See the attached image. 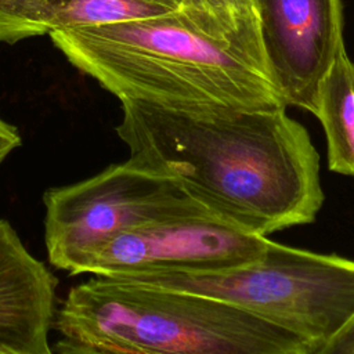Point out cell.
<instances>
[{"mask_svg":"<svg viewBox=\"0 0 354 354\" xmlns=\"http://www.w3.org/2000/svg\"><path fill=\"white\" fill-rule=\"evenodd\" d=\"M43 203L48 261L69 275H79L97 249L127 230L174 216L212 213L176 183L127 162L48 188Z\"/></svg>","mask_w":354,"mask_h":354,"instance_id":"cell-5","label":"cell"},{"mask_svg":"<svg viewBox=\"0 0 354 354\" xmlns=\"http://www.w3.org/2000/svg\"><path fill=\"white\" fill-rule=\"evenodd\" d=\"M58 279L0 218V346L26 354H53L48 332Z\"/></svg>","mask_w":354,"mask_h":354,"instance_id":"cell-8","label":"cell"},{"mask_svg":"<svg viewBox=\"0 0 354 354\" xmlns=\"http://www.w3.org/2000/svg\"><path fill=\"white\" fill-rule=\"evenodd\" d=\"M270 77L286 106L315 113L319 86L344 48L340 0H253Z\"/></svg>","mask_w":354,"mask_h":354,"instance_id":"cell-7","label":"cell"},{"mask_svg":"<svg viewBox=\"0 0 354 354\" xmlns=\"http://www.w3.org/2000/svg\"><path fill=\"white\" fill-rule=\"evenodd\" d=\"M21 144L22 138L17 127L0 118V165Z\"/></svg>","mask_w":354,"mask_h":354,"instance_id":"cell-14","label":"cell"},{"mask_svg":"<svg viewBox=\"0 0 354 354\" xmlns=\"http://www.w3.org/2000/svg\"><path fill=\"white\" fill-rule=\"evenodd\" d=\"M242 308L297 336L314 351L354 313V260L270 239L249 264L202 274L122 275Z\"/></svg>","mask_w":354,"mask_h":354,"instance_id":"cell-4","label":"cell"},{"mask_svg":"<svg viewBox=\"0 0 354 354\" xmlns=\"http://www.w3.org/2000/svg\"><path fill=\"white\" fill-rule=\"evenodd\" d=\"M313 354H354V313L342 328Z\"/></svg>","mask_w":354,"mask_h":354,"instance_id":"cell-13","label":"cell"},{"mask_svg":"<svg viewBox=\"0 0 354 354\" xmlns=\"http://www.w3.org/2000/svg\"><path fill=\"white\" fill-rule=\"evenodd\" d=\"M44 0H0V41L48 35L43 22Z\"/></svg>","mask_w":354,"mask_h":354,"instance_id":"cell-12","label":"cell"},{"mask_svg":"<svg viewBox=\"0 0 354 354\" xmlns=\"http://www.w3.org/2000/svg\"><path fill=\"white\" fill-rule=\"evenodd\" d=\"M270 239L213 213L167 217L127 230L97 249L80 274H202L260 259Z\"/></svg>","mask_w":354,"mask_h":354,"instance_id":"cell-6","label":"cell"},{"mask_svg":"<svg viewBox=\"0 0 354 354\" xmlns=\"http://www.w3.org/2000/svg\"><path fill=\"white\" fill-rule=\"evenodd\" d=\"M48 35L72 65L119 100L174 108L286 109L264 71L206 35L178 8Z\"/></svg>","mask_w":354,"mask_h":354,"instance_id":"cell-2","label":"cell"},{"mask_svg":"<svg viewBox=\"0 0 354 354\" xmlns=\"http://www.w3.org/2000/svg\"><path fill=\"white\" fill-rule=\"evenodd\" d=\"M0 354H26V353H22V351H17L11 347H7V346H0Z\"/></svg>","mask_w":354,"mask_h":354,"instance_id":"cell-15","label":"cell"},{"mask_svg":"<svg viewBox=\"0 0 354 354\" xmlns=\"http://www.w3.org/2000/svg\"><path fill=\"white\" fill-rule=\"evenodd\" d=\"M314 115L326 137L329 170L354 176V62L344 48L319 86Z\"/></svg>","mask_w":354,"mask_h":354,"instance_id":"cell-9","label":"cell"},{"mask_svg":"<svg viewBox=\"0 0 354 354\" xmlns=\"http://www.w3.org/2000/svg\"><path fill=\"white\" fill-rule=\"evenodd\" d=\"M181 0H44L48 30L145 19L176 11Z\"/></svg>","mask_w":354,"mask_h":354,"instance_id":"cell-11","label":"cell"},{"mask_svg":"<svg viewBox=\"0 0 354 354\" xmlns=\"http://www.w3.org/2000/svg\"><path fill=\"white\" fill-rule=\"evenodd\" d=\"M178 10L206 35L235 48L270 76L253 0H181Z\"/></svg>","mask_w":354,"mask_h":354,"instance_id":"cell-10","label":"cell"},{"mask_svg":"<svg viewBox=\"0 0 354 354\" xmlns=\"http://www.w3.org/2000/svg\"><path fill=\"white\" fill-rule=\"evenodd\" d=\"M127 163L176 183L216 216L270 235L315 221L319 153L286 109L174 108L120 100Z\"/></svg>","mask_w":354,"mask_h":354,"instance_id":"cell-1","label":"cell"},{"mask_svg":"<svg viewBox=\"0 0 354 354\" xmlns=\"http://www.w3.org/2000/svg\"><path fill=\"white\" fill-rule=\"evenodd\" d=\"M58 354H313L290 332L206 296L122 275L73 285L55 308Z\"/></svg>","mask_w":354,"mask_h":354,"instance_id":"cell-3","label":"cell"}]
</instances>
